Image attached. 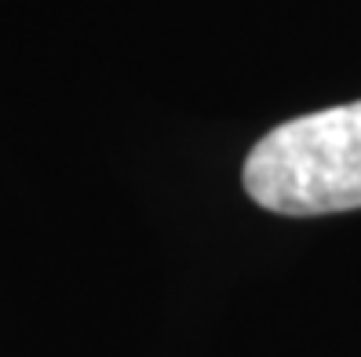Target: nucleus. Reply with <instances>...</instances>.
<instances>
[{
    "mask_svg": "<svg viewBox=\"0 0 361 357\" xmlns=\"http://www.w3.org/2000/svg\"><path fill=\"white\" fill-rule=\"evenodd\" d=\"M245 190L278 215L361 208V102L317 110L267 132L245 161Z\"/></svg>",
    "mask_w": 361,
    "mask_h": 357,
    "instance_id": "obj_1",
    "label": "nucleus"
}]
</instances>
